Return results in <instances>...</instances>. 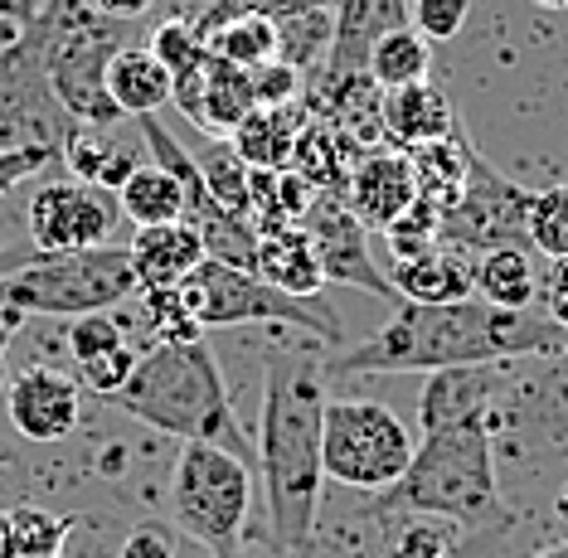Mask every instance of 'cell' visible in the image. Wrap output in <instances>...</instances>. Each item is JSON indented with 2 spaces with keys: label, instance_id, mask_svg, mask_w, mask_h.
Listing matches in <instances>:
<instances>
[{
  "label": "cell",
  "instance_id": "cell-1",
  "mask_svg": "<svg viewBox=\"0 0 568 558\" xmlns=\"http://www.w3.org/2000/svg\"><path fill=\"white\" fill-rule=\"evenodd\" d=\"M568 349V335L545 311H506L490 302H398L389 326L345 349L331 374H437L457 365H510V359H549Z\"/></svg>",
  "mask_w": 568,
  "mask_h": 558
},
{
  "label": "cell",
  "instance_id": "cell-2",
  "mask_svg": "<svg viewBox=\"0 0 568 558\" xmlns=\"http://www.w3.org/2000/svg\"><path fill=\"white\" fill-rule=\"evenodd\" d=\"M326 365L316 345H277L267 355L263 437L257 466L267 486V529L282 554H306L316 535L321 486V423H326Z\"/></svg>",
  "mask_w": 568,
  "mask_h": 558
},
{
  "label": "cell",
  "instance_id": "cell-3",
  "mask_svg": "<svg viewBox=\"0 0 568 558\" xmlns=\"http://www.w3.org/2000/svg\"><path fill=\"white\" fill-rule=\"evenodd\" d=\"M102 404L156 427L165 437H180V443H210L243 461H257V447L243 433L210 341L151 345L146 355H136L132 379Z\"/></svg>",
  "mask_w": 568,
  "mask_h": 558
},
{
  "label": "cell",
  "instance_id": "cell-4",
  "mask_svg": "<svg viewBox=\"0 0 568 558\" xmlns=\"http://www.w3.org/2000/svg\"><path fill=\"white\" fill-rule=\"evenodd\" d=\"M379 515H437L462 535L506 529L510 510L496 486V437L486 418L423 433L408 471L379 496Z\"/></svg>",
  "mask_w": 568,
  "mask_h": 558
},
{
  "label": "cell",
  "instance_id": "cell-5",
  "mask_svg": "<svg viewBox=\"0 0 568 558\" xmlns=\"http://www.w3.org/2000/svg\"><path fill=\"white\" fill-rule=\"evenodd\" d=\"M122 20L102 16L93 0H44L30 20L44 73L59 108L83 126H118L122 108L108 93V63L122 49Z\"/></svg>",
  "mask_w": 568,
  "mask_h": 558
},
{
  "label": "cell",
  "instance_id": "cell-6",
  "mask_svg": "<svg viewBox=\"0 0 568 558\" xmlns=\"http://www.w3.org/2000/svg\"><path fill=\"white\" fill-rule=\"evenodd\" d=\"M136 267L126 248H79V253H34L16 272L0 277V302L20 306L24 316H88L112 311L136 296Z\"/></svg>",
  "mask_w": 568,
  "mask_h": 558
},
{
  "label": "cell",
  "instance_id": "cell-7",
  "mask_svg": "<svg viewBox=\"0 0 568 558\" xmlns=\"http://www.w3.org/2000/svg\"><path fill=\"white\" fill-rule=\"evenodd\" d=\"M253 476L248 461L210 443H185L171 476V510L180 535H190L204 554H234L248 520Z\"/></svg>",
  "mask_w": 568,
  "mask_h": 558
},
{
  "label": "cell",
  "instance_id": "cell-8",
  "mask_svg": "<svg viewBox=\"0 0 568 558\" xmlns=\"http://www.w3.org/2000/svg\"><path fill=\"white\" fill-rule=\"evenodd\" d=\"M180 296L195 311L200 326H296L316 341H341V321L326 302H296V296L277 292L257 272L229 267V263H204L180 282Z\"/></svg>",
  "mask_w": 568,
  "mask_h": 558
},
{
  "label": "cell",
  "instance_id": "cell-9",
  "mask_svg": "<svg viewBox=\"0 0 568 558\" xmlns=\"http://www.w3.org/2000/svg\"><path fill=\"white\" fill-rule=\"evenodd\" d=\"M413 437L394 408L374 398H335L321 423V466L351 490H389L413 461Z\"/></svg>",
  "mask_w": 568,
  "mask_h": 558
},
{
  "label": "cell",
  "instance_id": "cell-10",
  "mask_svg": "<svg viewBox=\"0 0 568 558\" xmlns=\"http://www.w3.org/2000/svg\"><path fill=\"white\" fill-rule=\"evenodd\" d=\"M525 210H529V190L500 175L481 151H471L467 190L443 210V243L462 253H490L506 248V243H525L529 248Z\"/></svg>",
  "mask_w": 568,
  "mask_h": 558
},
{
  "label": "cell",
  "instance_id": "cell-11",
  "mask_svg": "<svg viewBox=\"0 0 568 558\" xmlns=\"http://www.w3.org/2000/svg\"><path fill=\"white\" fill-rule=\"evenodd\" d=\"M69 132H73V116L59 108L44 73L40 39L24 24L16 44L0 49V146H24V141L63 146Z\"/></svg>",
  "mask_w": 568,
  "mask_h": 558
},
{
  "label": "cell",
  "instance_id": "cell-12",
  "mask_svg": "<svg viewBox=\"0 0 568 558\" xmlns=\"http://www.w3.org/2000/svg\"><path fill=\"white\" fill-rule=\"evenodd\" d=\"M118 224V204L102 200L98 185L83 180H49L24 204V233L34 253H79L102 248Z\"/></svg>",
  "mask_w": 568,
  "mask_h": 558
},
{
  "label": "cell",
  "instance_id": "cell-13",
  "mask_svg": "<svg viewBox=\"0 0 568 558\" xmlns=\"http://www.w3.org/2000/svg\"><path fill=\"white\" fill-rule=\"evenodd\" d=\"M302 229L312 233L326 282H335V287L369 292V296H379V302L398 306L394 282L384 277L379 263H374V253H369V229L355 219V210L345 204L341 190H321L312 200V210H306V219H302Z\"/></svg>",
  "mask_w": 568,
  "mask_h": 558
},
{
  "label": "cell",
  "instance_id": "cell-14",
  "mask_svg": "<svg viewBox=\"0 0 568 558\" xmlns=\"http://www.w3.org/2000/svg\"><path fill=\"white\" fill-rule=\"evenodd\" d=\"M171 102L195 126H204L210 136H234V126L257 108L253 102V73L239 69V63H229V59H219L214 49L204 44V54L190 63V69L175 73Z\"/></svg>",
  "mask_w": 568,
  "mask_h": 558
},
{
  "label": "cell",
  "instance_id": "cell-15",
  "mask_svg": "<svg viewBox=\"0 0 568 558\" xmlns=\"http://www.w3.org/2000/svg\"><path fill=\"white\" fill-rule=\"evenodd\" d=\"M6 408L20 437H30V443H63L79 427L83 388L79 379H69V374H59L49 365H30V369L10 374Z\"/></svg>",
  "mask_w": 568,
  "mask_h": 558
},
{
  "label": "cell",
  "instance_id": "cell-16",
  "mask_svg": "<svg viewBox=\"0 0 568 558\" xmlns=\"http://www.w3.org/2000/svg\"><path fill=\"white\" fill-rule=\"evenodd\" d=\"M345 204L355 210V219L374 233H384L398 214L418 200V171H413V155L398 146H365V155L355 161L351 180H345Z\"/></svg>",
  "mask_w": 568,
  "mask_h": 558
},
{
  "label": "cell",
  "instance_id": "cell-17",
  "mask_svg": "<svg viewBox=\"0 0 568 558\" xmlns=\"http://www.w3.org/2000/svg\"><path fill=\"white\" fill-rule=\"evenodd\" d=\"M500 369L506 365H457V369L428 374L423 398H418L423 433L447 427V423H467V418H486L490 423V408H496L500 388H506V374Z\"/></svg>",
  "mask_w": 568,
  "mask_h": 558
},
{
  "label": "cell",
  "instance_id": "cell-18",
  "mask_svg": "<svg viewBox=\"0 0 568 558\" xmlns=\"http://www.w3.org/2000/svg\"><path fill=\"white\" fill-rule=\"evenodd\" d=\"M457 126H462L457 112H452L447 93L433 78L384 93V141L398 151H418V146H433V141H447Z\"/></svg>",
  "mask_w": 568,
  "mask_h": 558
},
{
  "label": "cell",
  "instance_id": "cell-19",
  "mask_svg": "<svg viewBox=\"0 0 568 558\" xmlns=\"http://www.w3.org/2000/svg\"><path fill=\"white\" fill-rule=\"evenodd\" d=\"M398 302H423V306H443V302H467L476 296V277H471V257L447 243L413 253V257H394L389 272Z\"/></svg>",
  "mask_w": 568,
  "mask_h": 558
},
{
  "label": "cell",
  "instance_id": "cell-20",
  "mask_svg": "<svg viewBox=\"0 0 568 558\" xmlns=\"http://www.w3.org/2000/svg\"><path fill=\"white\" fill-rule=\"evenodd\" d=\"M126 253H132V267H136V282L141 287H180V282L195 272L204 257V243L195 224H185V219H175V224H146L132 233V243H126Z\"/></svg>",
  "mask_w": 568,
  "mask_h": 558
},
{
  "label": "cell",
  "instance_id": "cell-21",
  "mask_svg": "<svg viewBox=\"0 0 568 558\" xmlns=\"http://www.w3.org/2000/svg\"><path fill=\"white\" fill-rule=\"evenodd\" d=\"M257 277L273 282L277 292L296 296V302H321V292H326V272H321L316 243L302 224H287V229L257 239Z\"/></svg>",
  "mask_w": 568,
  "mask_h": 558
},
{
  "label": "cell",
  "instance_id": "cell-22",
  "mask_svg": "<svg viewBox=\"0 0 568 558\" xmlns=\"http://www.w3.org/2000/svg\"><path fill=\"white\" fill-rule=\"evenodd\" d=\"M359 155H365V146H359L351 132H341L326 116L306 112L302 136H296V146H292V171L312 190H345Z\"/></svg>",
  "mask_w": 568,
  "mask_h": 558
},
{
  "label": "cell",
  "instance_id": "cell-23",
  "mask_svg": "<svg viewBox=\"0 0 568 558\" xmlns=\"http://www.w3.org/2000/svg\"><path fill=\"white\" fill-rule=\"evenodd\" d=\"M476 277V296L490 306H506V311H535L539 292H545V277L535 267V248L525 243H506V248H490L471 263Z\"/></svg>",
  "mask_w": 568,
  "mask_h": 558
},
{
  "label": "cell",
  "instance_id": "cell-24",
  "mask_svg": "<svg viewBox=\"0 0 568 558\" xmlns=\"http://www.w3.org/2000/svg\"><path fill=\"white\" fill-rule=\"evenodd\" d=\"M171 88H175V73L151 49L122 44L108 63V93L122 108V116H156L171 102Z\"/></svg>",
  "mask_w": 568,
  "mask_h": 558
},
{
  "label": "cell",
  "instance_id": "cell-25",
  "mask_svg": "<svg viewBox=\"0 0 568 558\" xmlns=\"http://www.w3.org/2000/svg\"><path fill=\"white\" fill-rule=\"evenodd\" d=\"M302 122H306V102L302 108H296V102H287V108H253L234 126L229 141H234V151L248 165H257V171H287L292 146H296V136H302Z\"/></svg>",
  "mask_w": 568,
  "mask_h": 558
},
{
  "label": "cell",
  "instance_id": "cell-26",
  "mask_svg": "<svg viewBox=\"0 0 568 558\" xmlns=\"http://www.w3.org/2000/svg\"><path fill=\"white\" fill-rule=\"evenodd\" d=\"M59 155L69 161L73 180H83V185H98V190H112L118 194L126 185V175L136 171V146H122V141L108 136V126H83L73 122V132L63 136Z\"/></svg>",
  "mask_w": 568,
  "mask_h": 558
},
{
  "label": "cell",
  "instance_id": "cell-27",
  "mask_svg": "<svg viewBox=\"0 0 568 558\" xmlns=\"http://www.w3.org/2000/svg\"><path fill=\"white\" fill-rule=\"evenodd\" d=\"M118 210L132 219L136 229L175 224V219H185V190H180V180L165 171L161 161H151L126 175V185L118 190Z\"/></svg>",
  "mask_w": 568,
  "mask_h": 558
},
{
  "label": "cell",
  "instance_id": "cell-28",
  "mask_svg": "<svg viewBox=\"0 0 568 558\" xmlns=\"http://www.w3.org/2000/svg\"><path fill=\"white\" fill-rule=\"evenodd\" d=\"M365 73L389 93V88H408L423 83L433 73V39H423L413 24H398V30L379 34L365 59Z\"/></svg>",
  "mask_w": 568,
  "mask_h": 558
},
{
  "label": "cell",
  "instance_id": "cell-29",
  "mask_svg": "<svg viewBox=\"0 0 568 558\" xmlns=\"http://www.w3.org/2000/svg\"><path fill=\"white\" fill-rule=\"evenodd\" d=\"M471 141L467 132H452L447 141H433V146H418V151H408L413 155V171H418V194L423 200H433V204H447L457 200L462 190H467V171H471Z\"/></svg>",
  "mask_w": 568,
  "mask_h": 558
},
{
  "label": "cell",
  "instance_id": "cell-30",
  "mask_svg": "<svg viewBox=\"0 0 568 558\" xmlns=\"http://www.w3.org/2000/svg\"><path fill=\"white\" fill-rule=\"evenodd\" d=\"M204 44L214 49L219 59L239 63V69H263V63L282 59V34H277V20H263V16H234L224 20L219 30L204 34Z\"/></svg>",
  "mask_w": 568,
  "mask_h": 558
},
{
  "label": "cell",
  "instance_id": "cell-31",
  "mask_svg": "<svg viewBox=\"0 0 568 558\" xmlns=\"http://www.w3.org/2000/svg\"><path fill=\"white\" fill-rule=\"evenodd\" d=\"M195 165H200L204 185H210V194L224 204V210L253 219V165L234 151V141H229V136H210V146L195 155Z\"/></svg>",
  "mask_w": 568,
  "mask_h": 558
},
{
  "label": "cell",
  "instance_id": "cell-32",
  "mask_svg": "<svg viewBox=\"0 0 568 558\" xmlns=\"http://www.w3.org/2000/svg\"><path fill=\"white\" fill-rule=\"evenodd\" d=\"M525 239H529V248L545 253L549 263H564L568 257V185H545L529 194Z\"/></svg>",
  "mask_w": 568,
  "mask_h": 558
},
{
  "label": "cell",
  "instance_id": "cell-33",
  "mask_svg": "<svg viewBox=\"0 0 568 558\" xmlns=\"http://www.w3.org/2000/svg\"><path fill=\"white\" fill-rule=\"evenodd\" d=\"M462 529L437 515H398L389 529V558H452Z\"/></svg>",
  "mask_w": 568,
  "mask_h": 558
},
{
  "label": "cell",
  "instance_id": "cell-34",
  "mask_svg": "<svg viewBox=\"0 0 568 558\" xmlns=\"http://www.w3.org/2000/svg\"><path fill=\"white\" fill-rule=\"evenodd\" d=\"M141 311H146L151 331H156V345H190L204 341V326L195 321V311L185 306L180 287H136Z\"/></svg>",
  "mask_w": 568,
  "mask_h": 558
},
{
  "label": "cell",
  "instance_id": "cell-35",
  "mask_svg": "<svg viewBox=\"0 0 568 558\" xmlns=\"http://www.w3.org/2000/svg\"><path fill=\"white\" fill-rule=\"evenodd\" d=\"M282 34V59L296 63V69H321L326 63V49H331V34H335V10H312V16H296V20H282L277 24Z\"/></svg>",
  "mask_w": 568,
  "mask_h": 558
},
{
  "label": "cell",
  "instance_id": "cell-36",
  "mask_svg": "<svg viewBox=\"0 0 568 558\" xmlns=\"http://www.w3.org/2000/svg\"><path fill=\"white\" fill-rule=\"evenodd\" d=\"M341 0H210V6L200 10L195 20V30L200 34H210L219 30L224 20H234V16H263V20H296V16H312V10H335Z\"/></svg>",
  "mask_w": 568,
  "mask_h": 558
},
{
  "label": "cell",
  "instance_id": "cell-37",
  "mask_svg": "<svg viewBox=\"0 0 568 558\" xmlns=\"http://www.w3.org/2000/svg\"><path fill=\"white\" fill-rule=\"evenodd\" d=\"M384 239H389L394 257H413V253L433 248V243H443V204H433V200H423L418 194V200H413L408 210L384 229Z\"/></svg>",
  "mask_w": 568,
  "mask_h": 558
},
{
  "label": "cell",
  "instance_id": "cell-38",
  "mask_svg": "<svg viewBox=\"0 0 568 558\" xmlns=\"http://www.w3.org/2000/svg\"><path fill=\"white\" fill-rule=\"evenodd\" d=\"M73 365H79V388H83V394L112 398L126 379H132V369H136V349H132V345H112V349H102V355L73 359Z\"/></svg>",
  "mask_w": 568,
  "mask_h": 558
},
{
  "label": "cell",
  "instance_id": "cell-39",
  "mask_svg": "<svg viewBox=\"0 0 568 558\" xmlns=\"http://www.w3.org/2000/svg\"><path fill=\"white\" fill-rule=\"evenodd\" d=\"M63 520H54V515H44V510H16L10 515V549L6 558H49L63 544Z\"/></svg>",
  "mask_w": 568,
  "mask_h": 558
},
{
  "label": "cell",
  "instance_id": "cell-40",
  "mask_svg": "<svg viewBox=\"0 0 568 558\" xmlns=\"http://www.w3.org/2000/svg\"><path fill=\"white\" fill-rule=\"evenodd\" d=\"M467 16H471V0H408V24L423 39H433V44L457 39Z\"/></svg>",
  "mask_w": 568,
  "mask_h": 558
},
{
  "label": "cell",
  "instance_id": "cell-41",
  "mask_svg": "<svg viewBox=\"0 0 568 558\" xmlns=\"http://www.w3.org/2000/svg\"><path fill=\"white\" fill-rule=\"evenodd\" d=\"M306 93V73L287 59H273L263 69H253V102L257 108H287Z\"/></svg>",
  "mask_w": 568,
  "mask_h": 558
},
{
  "label": "cell",
  "instance_id": "cell-42",
  "mask_svg": "<svg viewBox=\"0 0 568 558\" xmlns=\"http://www.w3.org/2000/svg\"><path fill=\"white\" fill-rule=\"evenodd\" d=\"M54 161H63L59 146H44V141H24V146H0V194H10L24 180L44 175Z\"/></svg>",
  "mask_w": 568,
  "mask_h": 558
},
{
  "label": "cell",
  "instance_id": "cell-43",
  "mask_svg": "<svg viewBox=\"0 0 568 558\" xmlns=\"http://www.w3.org/2000/svg\"><path fill=\"white\" fill-rule=\"evenodd\" d=\"M151 54H156L171 73H180V69H190V63L204 54V34H200L185 16H180V20H165L161 30H156V39H151Z\"/></svg>",
  "mask_w": 568,
  "mask_h": 558
},
{
  "label": "cell",
  "instance_id": "cell-44",
  "mask_svg": "<svg viewBox=\"0 0 568 558\" xmlns=\"http://www.w3.org/2000/svg\"><path fill=\"white\" fill-rule=\"evenodd\" d=\"M112 345H126L122 341V326L108 316V311H88V316H73L69 321V349L73 359H88V355H102Z\"/></svg>",
  "mask_w": 568,
  "mask_h": 558
},
{
  "label": "cell",
  "instance_id": "cell-45",
  "mask_svg": "<svg viewBox=\"0 0 568 558\" xmlns=\"http://www.w3.org/2000/svg\"><path fill=\"white\" fill-rule=\"evenodd\" d=\"M118 558H175V529L161 520H141V525H132V535L122 539Z\"/></svg>",
  "mask_w": 568,
  "mask_h": 558
},
{
  "label": "cell",
  "instance_id": "cell-46",
  "mask_svg": "<svg viewBox=\"0 0 568 558\" xmlns=\"http://www.w3.org/2000/svg\"><path fill=\"white\" fill-rule=\"evenodd\" d=\"M539 296H545V316L568 335V257H564V263H549L545 292H539Z\"/></svg>",
  "mask_w": 568,
  "mask_h": 558
},
{
  "label": "cell",
  "instance_id": "cell-47",
  "mask_svg": "<svg viewBox=\"0 0 568 558\" xmlns=\"http://www.w3.org/2000/svg\"><path fill=\"white\" fill-rule=\"evenodd\" d=\"M93 6L102 10V16H112V20H136V16H146L156 0H93Z\"/></svg>",
  "mask_w": 568,
  "mask_h": 558
},
{
  "label": "cell",
  "instance_id": "cell-48",
  "mask_svg": "<svg viewBox=\"0 0 568 558\" xmlns=\"http://www.w3.org/2000/svg\"><path fill=\"white\" fill-rule=\"evenodd\" d=\"M44 0H0V20H16V24H30L40 16Z\"/></svg>",
  "mask_w": 568,
  "mask_h": 558
},
{
  "label": "cell",
  "instance_id": "cell-49",
  "mask_svg": "<svg viewBox=\"0 0 568 558\" xmlns=\"http://www.w3.org/2000/svg\"><path fill=\"white\" fill-rule=\"evenodd\" d=\"M24 326V311L20 306H6V302H0V355H6V349H10V335H16Z\"/></svg>",
  "mask_w": 568,
  "mask_h": 558
},
{
  "label": "cell",
  "instance_id": "cell-50",
  "mask_svg": "<svg viewBox=\"0 0 568 558\" xmlns=\"http://www.w3.org/2000/svg\"><path fill=\"white\" fill-rule=\"evenodd\" d=\"M24 257H34V248H20V253H6V257H0V277H6V272H16Z\"/></svg>",
  "mask_w": 568,
  "mask_h": 558
},
{
  "label": "cell",
  "instance_id": "cell-51",
  "mask_svg": "<svg viewBox=\"0 0 568 558\" xmlns=\"http://www.w3.org/2000/svg\"><path fill=\"white\" fill-rule=\"evenodd\" d=\"M102 457H108V461H102V471L112 476V471H122V457H126V452H122V447H108Z\"/></svg>",
  "mask_w": 568,
  "mask_h": 558
},
{
  "label": "cell",
  "instance_id": "cell-52",
  "mask_svg": "<svg viewBox=\"0 0 568 558\" xmlns=\"http://www.w3.org/2000/svg\"><path fill=\"white\" fill-rule=\"evenodd\" d=\"M535 558H568V539H559V544H549V549H539Z\"/></svg>",
  "mask_w": 568,
  "mask_h": 558
},
{
  "label": "cell",
  "instance_id": "cell-53",
  "mask_svg": "<svg viewBox=\"0 0 568 558\" xmlns=\"http://www.w3.org/2000/svg\"><path fill=\"white\" fill-rule=\"evenodd\" d=\"M10 549V515H0V554Z\"/></svg>",
  "mask_w": 568,
  "mask_h": 558
},
{
  "label": "cell",
  "instance_id": "cell-54",
  "mask_svg": "<svg viewBox=\"0 0 568 558\" xmlns=\"http://www.w3.org/2000/svg\"><path fill=\"white\" fill-rule=\"evenodd\" d=\"M539 10H568V0H535Z\"/></svg>",
  "mask_w": 568,
  "mask_h": 558
},
{
  "label": "cell",
  "instance_id": "cell-55",
  "mask_svg": "<svg viewBox=\"0 0 568 558\" xmlns=\"http://www.w3.org/2000/svg\"><path fill=\"white\" fill-rule=\"evenodd\" d=\"M214 558H257V554H243V549H234V554H214Z\"/></svg>",
  "mask_w": 568,
  "mask_h": 558
},
{
  "label": "cell",
  "instance_id": "cell-56",
  "mask_svg": "<svg viewBox=\"0 0 568 558\" xmlns=\"http://www.w3.org/2000/svg\"><path fill=\"white\" fill-rule=\"evenodd\" d=\"M10 384V374H6V355H0V388H6Z\"/></svg>",
  "mask_w": 568,
  "mask_h": 558
},
{
  "label": "cell",
  "instance_id": "cell-57",
  "mask_svg": "<svg viewBox=\"0 0 568 558\" xmlns=\"http://www.w3.org/2000/svg\"><path fill=\"white\" fill-rule=\"evenodd\" d=\"M559 510H564V520H568V486H564V500H559Z\"/></svg>",
  "mask_w": 568,
  "mask_h": 558
}]
</instances>
